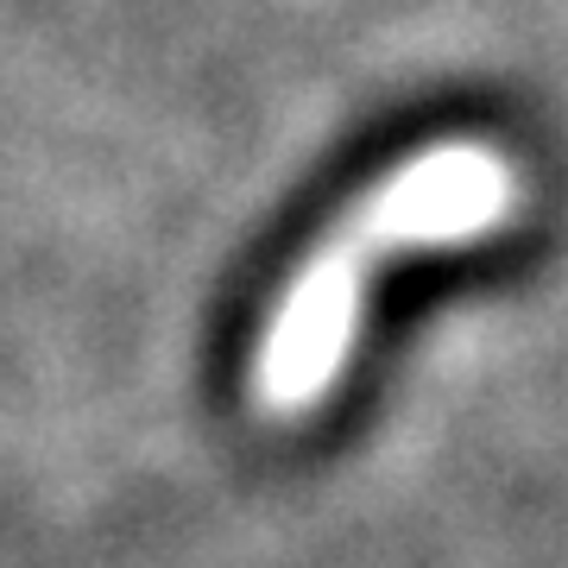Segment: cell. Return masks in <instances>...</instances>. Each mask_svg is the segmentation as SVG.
<instances>
[{
  "label": "cell",
  "mask_w": 568,
  "mask_h": 568,
  "mask_svg": "<svg viewBox=\"0 0 568 568\" xmlns=\"http://www.w3.org/2000/svg\"><path fill=\"white\" fill-rule=\"evenodd\" d=\"M354 310H361V265L354 253H323L310 265L297 291L284 297L272 316V335L260 347V392L278 405H304L310 392L328 379V366L342 361L347 335H354Z\"/></svg>",
  "instance_id": "obj_1"
},
{
  "label": "cell",
  "mask_w": 568,
  "mask_h": 568,
  "mask_svg": "<svg viewBox=\"0 0 568 568\" xmlns=\"http://www.w3.org/2000/svg\"><path fill=\"white\" fill-rule=\"evenodd\" d=\"M493 209H499V171L474 152H436L373 196L366 227L398 241H436V234L480 227Z\"/></svg>",
  "instance_id": "obj_2"
}]
</instances>
